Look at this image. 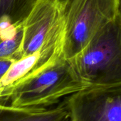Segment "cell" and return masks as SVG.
<instances>
[{"label":"cell","instance_id":"277c9868","mask_svg":"<svg viewBox=\"0 0 121 121\" xmlns=\"http://www.w3.org/2000/svg\"><path fill=\"white\" fill-rule=\"evenodd\" d=\"M22 28L21 58L46 46L62 45L64 8L56 0H36Z\"/></svg>","mask_w":121,"mask_h":121},{"label":"cell","instance_id":"3957f363","mask_svg":"<svg viewBox=\"0 0 121 121\" xmlns=\"http://www.w3.org/2000/svg\"><path fill=\"white\" fill-rule=\"evenodd\" d=\"M118 13V0H71L64 8L61 55L77 56Z\"/></svg>","mask_w":121,"mask_h":121},{"label":"cell","instance_id":"8fae6325","mask_svg":"<svg viewBox=\"0 0 121 121\" xmlns=\"http://www.w3.org/2000/svg\"><path fill=\"white\" fill-rule=\"evenodd\" d=\"M118 13L121 17V0H118Z\"/></svg>","mask_w":121,"mask_h":121},{"label":"cell","instance_id":"7a4b0ae2","mask_svg":"<svg viewBox=\"0 0 121 121\" xmlns=\"http://www.w3.org/2000/svg\"><path fill=\"white\" fill-rule=\"evenodd\" d=\"M88 88L121 85V17L105 26L88 45L70 60Z\"/></svg>","mask_w":121,"mask_h":121},{"label":"cell","instance_id":"52a82bcc","mask_svg":"<svg viewBox=\"0 0 121 121\" xmlns=\"http://www.w3.org/2000/svg\"><path fill=\"white\" fill-rule=\"evenodd\" d=\"M36 0H0V39L12 38Z\"/></svg>","mask_w":121,"mask_h":121},{"label":"cell","instance_id":"6da1fadb","mask_svg":"<svg viewBox=\"0 0 121 121\" xmlns=\"http://www.w3.org/2000/svg\"><path fill=\"white\" fill-rule=\"evenodd\" d=\"M88 89L70 60L58 55L41 70L17 84L4 103L16 108H47Z\"/></svg>","mask_w":121,"mask_h":121},{"label":"cell","instance_id":"ba28073f","mask_svg":"<svg viewBox=\"0 0 121 121\" xmlns=\"http://www.w3.org/2000/svg\"><path fill=\"white\" fill-rule=\"evenodd\" d=\"M22 39V26L19 27L16 33L12 38L4 40L0 39V58L11 59L15 61L21 59V49Z\"/></svg>","mask_w":121,"mask_h":121},{"label":"cell","instance_id":"9c48e42d","mask_svg":"<svg viewBox=\"0 0 121 121\" xmlns=\"http://www.w3.org/2000/svg\"><path fill=\"white\" fill-rule=\"evenodd\" d=\"M15 62L11 59H1L0 58V80L8 71L11 65Z\"/></svg>","mask_w":121,"mask_h":121},{"label":"cell","instance_id":"7c38bea8","mask_svg":"<svg viewBox=\"0 0 121 121\" xmlns=\"http://www.w3.org/2000/svg\"><path fill=\"white\" fill-rule=\"evenodd\" d=\"M71 121V119H70V118L68 117V118H66L65 120H63V121Z\"/></svg>","mask_w":121,"mask_h":121},{"label":"cell","instance_id":"30bf717a","mask_svg":"<svg viewBox=\"0 0 121 121\" xmlns=\"http://www.w3.org/2000/svg\"><path fill=\"white\" fill-rule=\"evenodd\" d=\"M61 6H63V8H65L71 0H56Z\"/></svg>","mask_w":121,"mask_h":121},{"label":"cell","instance_id":"5b68a950","mask_svg":"<svg viewBox=\"0 0 121 121\" xmlns=\"http://www.w3.org/2000/svg\"><path fill=\"white\" fill-rule=\"evenodd\" d=\"M66 101L71 121H121V85L86 89Z\"/></svg>","mask_w":121,"mask_h":121},{"label":"cell","instance_id":"8992f818","mask_svg":"<svg viewBox=\"0 0 121 121\" xmlns=\"http://www.w3.org/2000/svg\"><path fill=\"white\" fill-rule=\"evenodd\" d=\"M69 116L66 99L47 108H16L0 101V121H62Z\"/></svg>","mask_w":121,"mask_h":121}]
</instances>
